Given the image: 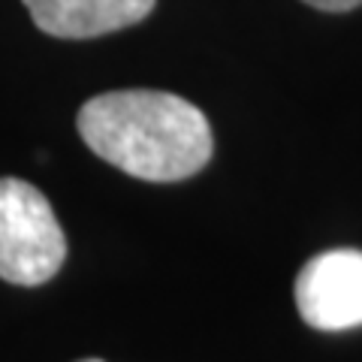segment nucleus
<instances>
[{
    "label": "nucleus",
    "mask_w": 362,
    "mask_h": 362,
    "mask_svg": "<svg viewBox=\"0 0 362 362\" xmlns=\"http://www.w3.org/2000/svg\"><path fill=\"white\" fill-rule=\"evenodd\" d=\"M305 4L323 13H347V9H356L362 0H305Z\"/></svg>",
    "instance_id": "nucleus-5"
},
{
    "label": "nucleus",
    "mask_w": 362,
    "mask_h": 362,
    "mask_svg": "<svg viewBox=\"0 0 362 362\" xmlns=\"http://www.w3.org/2000/svg\"><path fill=\"white\" fill-rule=\"evenodd\" d=\"M296 308L320 332L362 326V251L338 247L311 257L296 278Z\"/></svg>",
    "instance_id": "nucleus-3"
},
{
    "label": "nucleus",
    "mask_w": 362,
    "mask_h": 362,
    "mask_svg": "<svg viewBox=\"0 0 362 362\" xmlns=\"http://www.w3.org/2000/svg\"><path fill=\"white\" fill-rule=\"evenodd\" d=\"M78 362H103V359H78Z\"/></svg>",
    "instance_id": "nucleus-6"
},
{
    "label": "nucleus",
    "mask_w": 362,
    "mask_h": 362,
    "mask_svg": "<svg viewBox=\"0 0 362 362\" xmlns=\"http://www.w3.org/2000/svg\"><path fill=\"white\" fill-rule=\"evenodd\" d=\"M78 136L97 157L145 181H181L211 160L206 115L166 90H109L78 109Z\"/></svg>",
    "instance_id": "nucleus-1"
},
{
    "label": "nucleus",
    "mask_w": 362,
    "mask_h": 362,
    "mask_svg": "<svg viewBox=\"0 0 362 362\" xmlns=\"http://www.w3.org/2000/svg\"><path fill=\"white\" fill-rule=\"evenodd\" d=\"M42 33L61 40H90L130 28L154 9V0H25Z\"/></svg>",
    "instance_id": "nucleus-4"
},
{
    "label": "nucleus",
    "mask_w": 362,
    "mask_h": 362,
    "mask_svg": "<svg viewBox=\"0 0 362 362\" xmlns=\"http://www.w3.org/2000/svg\"><path fill=\"white\" fill-rule=\"evenodd\" d=\"M66 257V235L52 202L30 181L0 178V278L37 287L58 275Z\"/></svg>",
    "instance_id": "nucleus-2"
}]
</instances>
